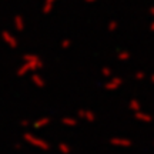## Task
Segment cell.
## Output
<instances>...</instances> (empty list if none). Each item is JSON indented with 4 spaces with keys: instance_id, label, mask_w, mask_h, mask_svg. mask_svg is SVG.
Masks as SVG:
<instances>
[{
    "instance_id": "cell-13",
    "label": "cell",
    "mask_w": 154,
    "mask_h": 154,
    "mask_svg": "<svg viewBox=\"0 0 154 154\" xmlns=\"http://www.w3.org/2000/svg\"><path fill=\"white\" fill-rule=\"evenodd\" d=\"M111 73H113V70H111L110 67H103V69H101V76L111 77Z\"/></svg>"
},
{
    "instance_id": "cell-15",
    "label": "cell",
    "mask_w": 154,
    "mask_h": 154,
    "mask_svg": "<svg viewBox=\"0 0 154 154\" xmlns=\"http://www.w3.org/2000/svg\"><path fill=\"white\" fill-rule=\"evenodd\" d=\"M134 77H136V80H143V79H144V73L143 72H137Z\"/></svg>"
},
{
    "instance_id": "cell-11",
    "label": "cell",
    "mask_w": 154,
    "mask_h": 154,
    "mask_svg": "<svg viewBox=\"0 0 154 154\" xmlns=\"http://www.w3.org/2000/svg\"><path fill=\"white\" fill-rule=\"evenodd\" d=\"M57 149H59V151H60L61 154H70L72 153V147H70L67 143H59Z\"/></svg>"
},
{
    "instance_id": "cell-5",
    "label": "cell",
    "mask_w": 154,
    "mask_h": 154,
    "mask_svg": "<svg viewBox=\"0 0 154 154\" xmlns=\"http://www.w3.org/2000/svg\"><path fill=\"white\" fill-rule=\"evenodd\" d=\"M77 116H79V119L80 120H86L88 121V123H93V121H96V113L91 110H86V109H80L79 110V113H77Z\"/></svg>"
},
{
    "instance_id": "cell-2",
    "label": "cell",
    "mask_w": 154,
    "mask_h": 154,
    "mask_svg": "<svg viewBox=\"0 0 154 154\" xmlns=\"http://www.w3.org/2000/svg\"><path fill=\"white\" fill-rule=\"evenodd\" d=\"M23 140H24L26 143H29L30 146L38 149V150H43V151H49L50 150V144L47 143L46 140L37 137V136H34L32 133H24V134H23Z\"/></svg>"
},
{
    "instance_id": "cell-6",
    "label": "cell",
    "mask_w": 154,
    "mask_h": 154,
    "mask_svg": "<svg viewBox=\"0 0 154 154\" xmlns=\"http://www.w3.org/2000/svg\"><path fill=\"white\" fill-rule=\"evenodd\" d=\"M32 83H33L34 86H36V87H38V88H43L44 86H46V82H44V79L42 77V74H38L37 72L32 74Z\"/></svg>"
},
{
    "instance_id": "cell-12",
    "label": "cell",
    "mask_w": 154,
    "mask_h": 154,
    "mask_svg": "<svg viewBox=\"0 0 154 154\" xmlns=\"http://www.w3.org/2000/svg\"><path fill=\"white\" fill-rule=\"evenodd\" d=\"M5 38H7L6 42H7V44H9L10 47H13V49H14V47H16V46H17V42H16V40H14V38H13V37H10L9 34H6V36H5Z\"/></svg>"
},
{
    "instance_id": "cell-17",
    "label": "cell",
    "mask_w": 154,
    "mask_h": 154,
    "mask_svg": "<svg viewBox=\"0 0 154 154\" xmlns=\"http://www.w3.org/2000/svg\"><path fill=\"white\" fill-rule=\"evenodd\" d=\"M151 83H154V74L151 76Z\"/></svg>"
},
{
    "instance_id": "cell-4",
    "label": "cell",
    "mask_w": 154,
    "mask_h": 154,
    "mask_svg": "<svg viewBox=\"0 0 154 154\" xmlns=\"http://www.w3.org/2000/svg\"><path fill=\"white\" fill-rule=\"evenodd\" d=\"M121 84H123V79L119 76H114L106 83L104 87H106V90H109V91H114V90H119V88L121 87Z\"/></svg>"
},
{
    "instance_id": "cell-1",
    "label": "cell",
    "mask_w": 154,
    "mask_h": 154,
    "mask_svg": "<svg viewBox=\"0 0 154 154\" xmlns=\"http://www.w3.org/2000/svg\"><path fill=\"white\" fill-rule=\"evenodd\" d=\"M40 69H43V61L37 54H24L22 66L17 69L16 74L19 77H23L29 73H36Z\"/></svg>"
},
{
    "instance_id": "cell-14",
    "label": "cell",
    "mask_w": 154,
    "mask_h": 154,
    "mask_svg": "<svg viewBox=\"0 0 154 154\" xmlns=\"http://www.w3.org/2000/svg\"><path fill=\"white\" fill-rule=\"evenodd\" d=\"M130 57H131V56H130V53H127V51H123V53L119 54V59H120L121 61H127Z\"/></svg>"
},
{
    "instance_id": "cell-8",
    "label": "cell",
    "mask_w": 154,
    "mask_h": 154,
    "mask_svg": "<svg viewBox=\"0 0 154 154\" xmlns=\"http://www.w3.org/2000/svg\"><path fill=\"white\" fill-rule=\"evenodd\" d=\"M134 119L138 121H143V123H150V121H151V116L147 114V113H144L143 110H140V111H136V113H134Z\"/></svg>"
},
{
    "instance_id": "cell-3",
    "label": "cell",
    "mask_w": 154,
    "mask_h": 154,
    "mask_svg": "<svg viewBox=\"0 0 154 154\" xmlns=\"http://www.w3.org/2000/svg\"><path fill=\"white\" fill-rule=\"evenodd\" d=\"M110 144L114 147H123V149H128L133 146V141L130 138L126 137H113L110 138Z\"/></svg>"
},
{
    "instance_id": "cell-10",
    "label": "cell",
    "mask_w": 154,
    "mask_h": 154,
    "mask_svg": "<svg viewBox=\"0 0 154 154\" xmlns=\"http://www.w3.org/2000/svg\"><path fill=\"white\" fill-rule=\"evenodd\" d=\"M61 124L67 127H76L77 126V120L74 117H63L61 119Z\"/></svg>"
},
{
    "instance_id": "cell-16",
    "label": "cell",
    "mask_w": 154,
    "mask_h": 154,
    "mask_svg": "<svg viewBox=\"0 0 154 154\" xmlns=\"http://www.w3.org/2000/svg\"><path fill=\"white\" fill-rule=\"evenodd\" d=\"M23 127H27L29 126V120H22V123H20Z\"/></svg>"
},
{
    "instance_id": "cell-7",
    "label": "cell",
    "mask_w": 154,
    "mask_h": 154,
    "mask_svg": "<svg viewBox=\"0 0 154 154\" xmlns=\"http://www.w3.org/2000/svg\"><path fill=\"white\" fill-rule=\"evenodd\" d=\"M50 123H51V119H50V117H42V119H37V120L34 121L33 127L36 130H38V128H43V127L49 126Z\"/></svg>"
},
{
    "instance_id": "cell-9",
    "label": "cell",
    "mask_w": 154,
    "mask_h": 154,
    "mask_svg": "<svg viewBox=\"0 0 154 154\" xmlns=\"http://www.w3.org/2000/svg\"><path fill=\"white\" fill-rule=\"evenodd\" d=\"M128 109L131 111H140L141 110V103H140V100H137V99H131L130 100V103H128Z\"/></svg>"
}]
</instances>
